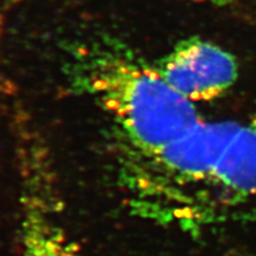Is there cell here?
I'll return each mask as SVG.
<instances>
[{
  "mask_svg": "<svg viewBox=\"0 0 256 256\" xmlns=\"http://www.w3.org/2000/svg\"><path fill=\"white\" fill-rule=\"evenodd\" d=\"M241 124L232 121H200L178 139L145 156L180 185H211L220 156Z\"/></svg>",
  "mask_w": 256,
  "mask_h": 256,
  "instance_id": "obj_4",
  "label": "cell"
},
{
  "mask_svg": "<svg viewBox=\"0 0 256 256\" xmlns=\"http://www.w3.org/2000/svg\"><path fill=\"white\" fill-rule=\"evenodd\" d=\"M250 126H252V128H254V130H256V116L254 118V120H252V122Z\"/></svg>",
  "mask_w": 256,
  "mask_h": 256,
  "instance_id": "obj_7",
  "label": "cell"
},
{
  "mask_svg": "<svg viewBox=\"0 0 256 256\" xmlns=\"http://www.w3.org/2000/svg\"><path fill=\"white\" fill-rule=\"evenodd\" d=\"M154 68L170 87L191 102L218 98L238 75L232 54L200 38L179 42Z\"/></svg>",
  "mask_w": 256,
  "mask_h": 256,
  "instance_id": "obj_3",
  "label": "cell"
},
{
  "mask_svg": "<svg viewBox=\"0 0 256 256\" xmlns=\"http://www.w3.org/2000/svg\"><path fill=\"white\" fill-rule=\"evenodd\" d=\"M211 185L236 200L256 196V130L252 126H240L230 139Z\"/></svg>",
  "mask_w": 256,
  "mask_h": 256,
  "instance_id": "obj_5",
  "label": "cell"
},
{
  "mask_svg": "<svg viewBox=\"0 0 256 256\" xmlns=\"http://www.w3.org/2000/svg\"><path fill=\"white\" fill-rule=\"evenodd\" d=\"M75 76L142 156L202 121L194 102L170 87L154 66L121 50L89 51L75 64Z\"/></svg>",
  "mask_w": 256,
  "mask_h": 256,
  "instance_id": "obj_1",
  "label": "cell"
},
{
  "mask_svg": "<svg viewBox=\"0 0 256 256\" xmlns=\"http://www.w3.org/2000/svg\"><path fill=\"white\" fill-rule=\"evenodd\" d=\"M0 30H2V25H0Z\"/></svg>",
  "mask_w": 256,
  "mask_h": 256,
  "instance_id": "obj_9",
  "label": "cell"
},
{
  "mask_svg": "<svg viewBox=\"0 0 256 256\" xmlns=\"http://www.w3.org/2000/svg\"><path fill=\"white\" fill-rule=\"evenodd\" d=\"M14 2H19V0H14Z\"/></svg>",
  "mask_w": 256,
  "mask_h": 256,
  "instance_id": "obj_8",
  "label": "cell"
},
{
  "mask_svg": "<svg viewBox=\"0 0 256 256\" xmlns=\"http://www.w3.org/2000/svg\"><path fill=\"white\" fill-rule=\"evenodd\" d=\"M22 188V256H78L62 220L46 153L25 152Z\"/></svg>",
  "mask_w": 256,
  "mask_h": 256,
  "instance_id": "obj_2",
  "label": "cell"
},
{
  "mask_svg": "<svg viewBox=\"0 0 256 256\" xmlns=\"http://www.w3.org/2000/svg\"><path fill=\"white\" fill-rule=\"evenodd\" d=\"M192 2H214V4L222 5V4H226L229 0H192Z\"/></svg>",
  "mask_w": 256,
  "mask_h": 256,
  "instance_id": "obj_6",
  "label": "cell"
}]
</instances>
